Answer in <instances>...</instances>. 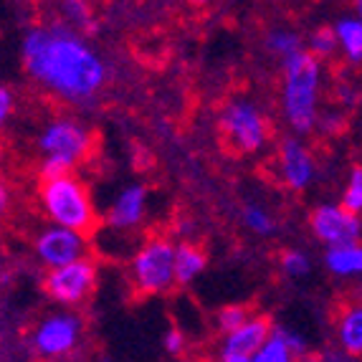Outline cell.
I'll list each match as a JSON object with an SVG mask.
<instances>
[{"label": "cell", "mask_w": 362, "mask_h": 362, "mask_svg": "<svg viewBox=\"0 0 362 362\" xmlns=\"http://www.w3.org/2000/svg\"><path fill=\"white\" fill-rule=\"evenodd\" d=\"M23 64L30 78L61 102H89L107 84L102 56L66 23L30 28L23 38Z\"/></svg>", "instance_id": "6da1fadb"}, {"label": "cell", "mask_w": 362, "mask_h": 362, "mask_svg": "<svg viewBox=\"0 0 362 362\" xmlns=\"http://www.w3.org/2000/svg\"><path fill=\"white\" fill-rule=\"evenodd\" d=\"M38 206L46 213L49 221L61 228H71L81 235H94L99 228V216L94 208V200L89 195V187L76 175L46 177L36 187Z\"/></svg>", "instance_id": "7a4b0ae2"}, {"label": "cell", "mask_w": 362, "mask_h": 362, "mask_svg": "<svg viewBox=\"0 0 362 362\" xmlns=\"http://www.w3.org/2000/svg\"><path fill=\"white\" fill-rule=\"evenodd\" d=\"M317 91H320V61L309 51H299L284 61V115L291 129L299 134L312 132L317 115Z\"/></svg>", "instance_id": "3957f363"}, {"label": "cell", "mask_w": 362, "mask_h": 362, "mask_svg": "<svg viewBox=\"0 0 362 362\" xmlns=\"http://www.w3.org/2000/svg\"><path fill=\"white\" fill-rule=\"evenodd\" d=\"M218 129H221L223 145L233 155L259 152L272 132L266 115L246 97H235L226 102V107L221 109V117H218Z\"/></svg>", "instance_id": "277c9868"}, {"label": "cell", "mask_w": 362, "mask_h": 362, "mask_svg": "<svg viewBox=\"0 0 362 362\" xmlns=\"http://www.w3.org/2000/svg\"><path fill=\"white\" fill-rule=\"evenodd\" d=\"M129 272L139 294H165L175 286V246L165 235H152L134 254Z\"/></svg>", "instance_id": "5b68a950"}, {"label": "cell", "mask_w": 362, "mask_h": 362, "mask_svg": "<svg viewBox=\"0 0 362 362\" xmlns=\"http://www.w3.org/2000/svg\"><path fill=\"white\" fill-rule=\"evenodd\" d=\"M94 142L97 139L84 124H78L76 119H69V117H59L43 127L41 137H38V150L43 152V157L59 160L74 170L91 157Z\"/></svg>", "instance_id": "8992f818"}, {"label": "cell", "mask_w": 362, "mask_h": 362, "mask_svg": "<svg viewBox=\"0 0 362 362\" xmlns=\"http://www.w3.org/2000/svg\"><path fill=\"white\" fill-rule=\"evenodd\" d=\"M97 286V264L84 256V259L71 261L66 266H56V269H49L46 279H43V289L46 294L59 304H66V307H74V304H81L86 296L94 291Z\"/></svg>", "instance_id": "52a82bcc"}, {"label": "cell", "mask_w": 362, "mask_h": 362, "mask_svg": "<svg viewBox=\"0 0 362 362\" xmlns=\"http://www.w3.org/2000/svg\"><path fill=\"white\" fill-rule=\"evenodd\" d=\"M33 251L49 269L66 266L86 256V235L61 226H49L33 238Z\"/></svg>", "instance_id": "ba28073f"}, {"label": "cell", "mask_w": 362, "mask_h": 362, "mask_svg": "<svg viewBox=\"0 0 362 362\" xmlns=\"http://www.w3.org/2000/svg\"><path fill=\"white\" fill-rule=\"evenodd\" d=\"M314 235L327 246H347L357 243L362 235V223L355 213L344 211L342 206H320L309 218Z\"/></svg>", "instance_id": "9c48e42d"}, {"label": "cell", "mask_w": 362, "mask_h": 362, "mask_svg": "<svg viewBox=\"0 0 362 362\" xmlns=\"http://www.w3.org/2000/svg\"><path fill=\"white\" fill-rule=\"evenodd\" d=\"M78 334H81V320L74 314H51L38 325L33 334V347L43 357L66 355L76 347Z\"/></svg>", "instance_id": "30bf717a"}, {"label": "cell", "mask_w": 362, "mask_h": 362, "mask_svg": "<svg viewBox=\"0 0 362 362\" xmlns=\"http://www.w3.org/2000/svg\"><path fill=\"white\" fill-rule=\"evenodd\" d=\"M279 177L291 190H304L314 177V160L312 152L294 137H284L276 150Z\"/></svg>", "instance_id": "8fae6325"}, {"label": "cell", "mask_w": 362, "mask_h": 362, "mask_svg": "<svg viewBox=\"0 0 362 362\" xmlns=\"http://www.w3.org/2000/svg\"><path fill=\"white\" fill-rule=\"evenodd\" d=\"M274 334V325L264 314H254L243 327H238L235 332L226 334L223 344H221V357H251L264 347Z\"/></svg>", "instance_id": "7c38bea8"}, {"label": "cell", "mask_w": 362, "mask_h": 362, "mask_svg": "<svg viewBox=\"0 0 362 362\" xmlns=\"http://www.w3.org/2000/svg\"><path fill=\"white\" fill-rule=\"evenodd\" d=\"M145 208H147V187L142 185L124 187L115 198L112 208H109V226L119 230L137 228L139 221L145 218Z\"/></svg>", "instance_id": "4fadbf2b"}, {"label": "cell", "mask_w": 362, "mask_h": 362, "mask_svg": "<svg viewBox=\"0 0 362 362\" xmlns=\"http://www.w3.org/2000/svg\"><path fill=\"white\" fill-rule=\"evenodd\" d=\"M337 344L344 355L362 360V302L347 304L337 317Z\"/></svg>", "instance_id": "5bb4252c"}, {"label": "cell", "mask_w": 362, "mask_h": 362, "mask_svg": "<svg viewBox=\"0 0 362 362\" xmlns=\"http://www.w3.org/2000/svg\"><path fill=\"white\" fill-rule=\"evenodd\" d=\"M208 254L198 243H180L175 246V284H190L195 276L206 272Z\"/></svg>", "instance_id": "9a60e30c"}, {"label": "cell", "mask_w": 362, "mask_h": 362, "mask_svg": "<svg viewBox=\"0 0 362 362\" xmlns=\"http://www.w3.org/2000/svg\"><path fill=\"white\" fill-rule=\"evenodd\" d=\"M325 264L334 276H362V246L360 243L332 246L327 251Z\"/></svg>", "instance_id": "2e32d148"}, {"label": "cell", "mask_w": 362, "mask_h": 362, "mask_svg": "<svg viewBox=\"0 0 362 362\" xmlns=\"http://www.w3.org/2000/svg\"><path fill=\"white\" fill-rule=\"evenodd\" d=\"M337 41L350 61H362V21L360 18H342L337 25Z\"/></svg>", "instance_id": "e0dca14e"}, {"label": "cell", "mask_w": 362, "mask_h": 362, "mask_svg": "<svg viewBox=\"0 0 362 362\" xmlns=\"http://www.w3.org/2000/svg\"><path fill=\"white\" fill-rule=\"evenodd\" d=\"M61 11L64 18L71 25H76L84 33H94L97 30V21H94V8L89 0H61Z\"/></svg>", "instance_id": "ac0fdd59"}, {"label": "cell", "mask_w": 362, "mask_h": 362, "mask_svg": "<svg viewBox=\"0 0 362 362\" xmlns=\"http://www.w3.org/2000/svg\"><path fill=\"white\" fill-rule=\"evenodd\" d=\"M266 46H269V51H272L274 56H279V59H291L294 54H299L302 49V38L296 36L294 30H272L269 33V38H266Z\"/></svg>", "instance_id": "d6986e66"}, {"label": "cell", "mask_w": 362, "mask_h": 362, "mask_svg": "<svg viewBox=\"0 0 362 362\" xmlns=\"http://www.w3.org/2000/svg\"><path fill=\"white\" fill-rule=\"evenodd\" d=\"M251 317H254V309L246 307V304H228V307H223L218 312L216 325L223 334H230V332H235L238 327L246 325Z\"/></svg>", "instance_id": "ffe728a7"}, {"label": "cell", "mask_w": 362, "mask_h": 362, "mask_svg": "<svg viewBox=\"0 0 362 362\" xmlns=\"http://www.w3.org/2000/svg\"><path fill=\"white\" fill-rule=\"evenodd\" d=\"M339 41H337V30L329 28V25H322V28H317L309 36V54L314 56V59H329V56L337 51Z\"/></svg>", "instance_id": "44dd1931"}, {"label": "cell", "mask_w": 362, "mask_h": 362, "mask_svg": "<svg viewBox=\"0 0 362 362\" xmlns=\"http://www.w3.org/2000/svg\"><path fill=\"white\" fill-rule=\"evenodd\" d=\"M243 223H246V228L254 230L256 235H272L274 228H276V221H274L261 206L243 208Z\"/></svg>", "instance_id": "7402d4cb"}, {"label": "cell", "mask_w": 362, "mask_h": 362, "mask_svg": "<svg viewBox=\"0 0 362 362\" xmlns=\"http://www.w3.org/2000/svg\"><path fill=\"white\" fill-rule=\"evenodd\" d=\"M251 362H296V355L279 337H274L251 357Z\"/></svg>", "instance_id": "603a6c76"}, {"label": "cell", "mask_w": 362, "mask_h": 362, "mask_svg": "<svg viewBox=\"0 0 362 362\" xmlns=\"http://www.w3.org/2000/svg\"><path fill=\"white\" fill-rule=\"evenodd\" d=\"M342 208L350 213H362V168H355L350 173V182L342 195Z\"/></svg>", "instance_id": "cb8c5ba5"}, {"label": "cell", "mask_w": 362, "mask_h": 362, "mask_svg": "<svg viewBox=\"0 0 362 362\" xmlns=\"http://www.w3.org/2000/svg\"><path fill=\"white\" fill-rule=\"evenodd\" d=\"M281 269H284L289 276H307L312 264H309V256L302 251H284L281 254Z\"/></svg>", "instance_id": "d4e9b609"}, {"label": "cell", "mask_w": 362, "mask_h": 362, "mask_svg": "<svg viewBox=\"0 0 362 362\" xmlns=\"http://www.w3.org/2000/svg\"><path fill=\"white\" fill-rule=\"evenodd\" d=\"M274 337L281 339V342H284L296 357L307 355V350H309L307 339H304L299 332H294V329H289V327H274Z\"/></svg>", "instance_id": "484cf974"}, {"label": "cell", "mask_w": 362, "mask_h": 362, "mask_svg": "<svg viewBox=\"0 0 362 362\" xmlns=\"http://www.w3.org/2000/svg\"><path fill=\"white\" fill-rule=\"evenodd\" d=\"M320 127L325 129L327 134H337L344 129V115L342 112H327L325 117H320Z\"/></svg>", "instance_id": "4316f807"}, {"label": "cell", "mask_w": 362, "mask_h": 362, "mask_svg": "<svg viewBox=\"0 0 362 362\" xmlns=\"http://www.w3.org/2000/svg\"><path fill=\"white\" fill-rule=\"evenodd\" d=\"M165 350H168L170 355H175V357H180L182 350H185V334H182L177 327L165 334Z\"/></svg>", "instance_id": "83f0119b"}, {"label": "cell", "mask_w": 362, "mask_h": 362, "mask_svg": "<svg viewBox=\"0 0 362 362\" xmlns=\"http://www.w3.org/2000/svg\"><path fill=\"white\" fill-rule=\"evenodd\" d=\"M13 107H16V97H13V91L6 89V86H0V127L8 122V117L13 115Z\"/></svg>", "instance_id": "f1b7e54d"}, {"label": "cell", "mask_w": 362, "mask_h": 362, "mask_svg": "<svg viewBox=\"0 0 362 362\" xmlns=\"http://www.w3.org/2000/svg\"><path fill=\"white\" fill-rule=\"evenodd\" d=\"M320 362H362V360H360V357L344 355L342 350H327L325 355L320 357Z\"/></svg>", "instance_id": "f546056e"}, {"label": "cell", "mask_w": 362, "mask_h": 362, "mask_svg": "<svg viewBox=\"0 0 362 362\" xmlns=\"http://www.w3.org/2000/svg\"><path fill=\"white\" fill-rule=\"evenodd\" d=\"M8 208H11V190H8L6 182H0V218L6 216Z\"/></svg>", "instance_id": "4dcf8cb0"}, {"label": "cell", "mask_w": 362, "mask_h": 362, "mask_svg": "<svg viewBox=\"0 0 362 362\" xmlns=\"http://www.w3.org/2000/svg\"><path fill=\"white\" fill-rule=\"evenodd\" d=\"M337 97H339V102H344V104H355L357 102V94L347 84L339 86V89H337Z\"/></svg>", "instance_id": "1f68e13d"}, {"label": "cell", "mask_w": 362, "mask_h": 362, "mask_svg": "<svg viewBox=\"0 0 362 362\" xmlns=\"http://www.w3.org/2000/svg\"><path fill=\"white\" fill-rule=\"evenodd\" d=\"M221 362H251L248 357H221Z\"/></svg>", "instance_id": "d6a6232c"}, {"label": "cell", "mask_w": 362, "mask_h": 362, "mask_svg": "<svg viewBox=\"0 0 362 362\" xmlns=\"http://www.w3.org/2000/svg\"><path fill=\"white\" fill-rule=\"evenodd\" d=\"M190 6H208V3H213V0H187Z\"/></svg>", "instance_id": "836d02e7"}, {"label": "cell", "mask_w": 362, "mask_h": 362, "mask_svg": "<svg viewBox=\"0 0 362 362\" xmlns=\"http://www.w3.org/2000/svg\"><path fill=\"white\" fill-rule=\"evenodd\" d=\"M355 8H357V18L362 21V0H355Z\"/></svg>", "instance_id": "e575fe53"}, {"label": "cell", "mask_w": 362, "mask_h": 362, "mask_svg": "<svg viewBox=\"0 0 362 362\" xmlns=\"http://www.w3.org/2000/svg\"><path fill=\"white\" fill-rule=\"evenodd\" d=\"M0 168H3V152H0Z\"/></svg>", "instance_id": "d590c367"}, {"label": "cell", "mask_w": 362, "mask_h": 362, "mask_svg": "<svg viewBox=\"0 0 362 362\" xmlns=\"http://www.w3.org/2000/svg\"><path fill=\"white\" fill-rule=\"evenodd\" d=\"M180 362H198V360H180Z\"/></svg>", "instance_id": "8d00e7d4"}]
</instances>
